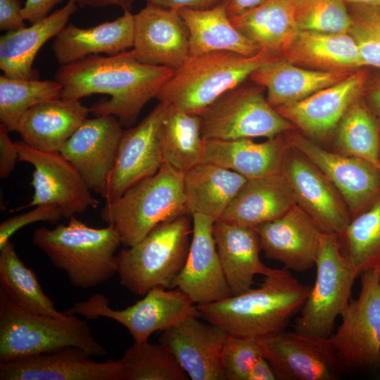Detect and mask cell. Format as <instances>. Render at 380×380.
I'll use <instances>...</instances> for the list:
<instances>
[{
    "label": "cell",
    "instance_id": "cell-1",
    "mask_svg": "<svg viewBox=\"0 0 380 380\" xmlns=\"http://www.w3.org/2000/svg\"><path fill=\"white\" fill-rule=\"evenodd\" d=\"M175 69L139 61L132 49L113 56H88L60 65L55 80L63 86L62 98L80 100L94 94L110 96L91 106L95 117L113 115L122 127L137 120L143 107L156 98Z\"/></svg>",
    "mask_w": 380,
    "mask_h": 380
},
{
    "label": "cell",
    "instance_id": "cell-2",
    "mask_svg": "<svg viewBox=\"0 0 380 380\" xmlns=\"http://www.w3.org/2000/svg\"><path fill=\"white\" fill-rule=\"evenodd\" d=\"M310 289L288 270L274 269L257 289L196 306L199 317L228 334L261 338L284 331L300 312Z\"/></svg>",
    "mask_w": 380,
    "mask_h": 380
},
{
    "label": "cell",
    "instance_id": "cell-3",
    "mask_svg": "<svg viewBox=\"0 0 380 380\" xmlns=\"http://www.w3.org/2000/svg\"><path fill=\"white\" fill-rule=\"evenodd\" d=\"M32 241L75 287L94 288L118 274L121 239L112 224L91 227L72 216L67 224L37 228Z\"/></svg>",
    "mask_w": 380,
    "mask_h": 380
},
{
    "label": "cell",
    "instance_id": "cell-4",
    "mask_svg": "<svg viewBox=\"0 0 380 380\" xmlns=\"http://www.w3.org/2000/svg\"><path fill=\"white\" fill-rule=\"evenodd\" d=\"M279 57L263 50L252 56L231 51L189 56L175 69L156 99L176 109L200 115L223 94L249 79L255 70Z\"/></svg>",
    "mask_w": 380,
    "mask_h": 380
},
{
    "label": "cell",
    "instance_id": "cell-5",
    "mask_svg": "<svg viewBox=\"0 0 380 380\" xmlns=\"http://www.w3.org/2000/svg\"><path fill=\"white\" fill-rule=\"evenodd\" d=\"M184 215L190 213L184 173L167 163L117 199L106 202L100 212L101 219L118 232L124 247L137 243L159 224Z\"/></svg>",
    "mask_w": 380,
    "mask_h": 380
},
{
    "label": "cell",
    "instance_id": "cell-6",
    "mask_svg": "<svg viewBox=\"0 0 380 380\" xmlns=\"http://www.w3.org/2000/svg\"><path fill=\"white\" fill-rule=\"evenodd\" d=\"M67 346L80 348L95 357L108 354L93 336L87 320L71 314L56 318L31 312L0 289V362Z\"/></svg>",
    "mask_w": 380,
    "mask_h": 380
},
{
    "label": "cell",
    "instance_id": "cell-7",
    "mask_svg": "<svg viewBox=\"0 0 380 380\" xmlns=\"http://www.w3.org/2000/svg\"><path fill=\"white\" fill-rule=\"evenodd\" d=\"M188 215L159 224L119 253L118 274L122 286L142 296L156 286L172 289L190 247L192 226Z\"/></svg>",
    "mask_w": 380,
    "mask_h": 380
},
{
    "label": "cell",
    "instance_id": "cell-8",
    "mask_svg": "<svg viewBox=\"0 0 380 380\" xmlns=\"http://www.w3.org/2000/svg\"><path fill=\"white\" fill-rule=\"evenodd\" d=\"M246 80L223 94L199 115L203 139H268L297 130L270 104L264 88L253 82L246 84Z\"/></svg>",
    "mask_w": 380,
    "mask_h": 380
},
{
    "label": "cell",
    "instance_id": "cell-9",
    "mask_svg": "<svg viewBox=\"0 0 380 380\" xmlns=\"http://www.w3.org/2000/svg\"><path fill=\"white\" fill-rule=\"evenodd\" d=\"M316 279L295 319L293 330L327 338L335 321L349 303L357 277L343 255L338 236L322 232L315 262Z\"/></svg>",
    "mask_w": 380,
    "mask_h": 380
},
{
    "label": "cell",
    "instance_id": "cell-10",
    "mask_svg": "<svg viewBox=\"0 0 380 380\" xmlns=\"http://www.w3.org/2000/svg\"><path fill=\"white\" fill-rule=\"evenodd\" d=\"M361 289L341 313V322L327 338L343 371L380 368V274H360Z\"/></svg>",
    "mask_w": 380,
    "mask_h": 380
},
{
    "label": "cell",
    "instance_id": "cell-11",
    "mask_svg": "<svg viewBox=\"0 0 380 380\" xmlns=\"http://www.w3.org/2000/svg\"><path fill=\"white\" fill-rule=\"evenodd\" d=\"M144 298L124 309L109 306V299L96 293L88 300L75 303L65 314L87 319L106 317L124 326L134 341L144 342L155 332L164 331L190 316H199L197 306L179 289L156 286Z\"/></svg>",
    "mask_w": 380,
    "mask_h": 380
},
{
    "label": "cell",
    "instance_id": "cell-12",
    "mask_svg": "<svg viewBox=\"0 0 380 380\" xmlns=\"http://www.w3.org/2000/svg\"><path fill=\"white\" fill-rule=\"evenodd\" d=\"M18 161L34 167L31 185L34 194L26 207L53 204L70 218L96 208L99 201L91 194L77 169L60 152L36 149L23 140L15 142Z\"/></svg>",
    "mask_w": 380,
    "mask_h": 380
},
{
    "label": "cell",
    "instance_id": "cell-13",
    "mask_svg": "<svg viewBox=\"0 0 380 380\" xmlns=\"http://www.w3.org/2000/svg\"><path fill=\"white\" fill-rule=\"evenodd\" d=\"M281 173L298 205L323 232L341 233L352 219L336 188L303 154L289 144Z\"/></svg>",
    "mask_w": 380,
    "mask_h": 380
},
{
    "label": "cell",
    "instance_id": "cell-14",
    "mask_svg": "<svg viewBox=\"0 0 380 380\" xmlns=\"http://www.w3.org/2000/svg\"><path fill=\"white\" fill-rule=\"evenodd\" d=\"M289 144L327 177L343 198L353 217L380 196V173L372 163L320 146L296 130L286 133Z\"/></svg>",
    "mask_w": 380,
    "mask_h": 380
},
{
    "label": "cell",
    "instance_id": "cell-15",
    "mask_svg": "<svg viewBox=\"0 0 380 380\" xmlns=\"http://www.w3.org/2000/svg\"><path fill=\"white\" fill-rule=\"evenodd\" d=\"M279 380H334L343 372L328 338L281 331L258 338Z\"/></svg>",
    "mask_w": 380,
    "mask_h": 380
},
{
    "label": "cell",
    "instance_id": "cell-16",
    "mask_svg": "<svg viewBox=\"0 0 380 380\" xmlns=\"http://www.w3.org/2000/svg\"><path fill=\"white\" fill-rule=\"evenodd\" d=\"M123 132L115 116L87 118L60 151L77 169L90 190L103 198Z\"/></svg>",
    "mask_w": 380,
    "mask_h": 380
},
{
    "label": "cell",
    "instance_id": "cell-17",
    "mask_svg": "<svg viewBox=\"0 0 380 380\" xmlns=\"http://www.w3.org/2000/svg\"><path fill=\"white\" fill-rule=\"evenodd\" d=\"M369 77L365 68L307 98L275 110L312 141H329L350 106L362 96Z\"/></svg>",
    "mask_w": 380,
    "mask_h": 380
},
{
    "label": "cell",
    "instance_id": "cell-18",
    "mask_svg": "<svg viewBox=\"0 0 380 380\" xmlns=\"http://www.w3.org/2000/svg\"><path fill=\"white\" fill-rule=\"evenodd\" d=\"M0 380H125L121 360L97 362L84 350L67 346L0 362Z\"/></svg>",
    "mask_w": 380,
    "mask_h": 380
},
{
    "label": "cell",
    "instance_id": "cell-19",
    "mask_svg": "<svg viewBox=\"0 0 380 380\" xmlns=\"http://www.w3.org/2000/svg\"><path fill=\"white\" fill-rule=\"evenodd\" d=\"M190 247L185 263L172 289L183 291L196 305L232 296L213 236L214 220L194 213Z\"/></svg>",
    "mask_w": 380,
    "mask_h": 380
},
{
    "label": "cell",
    "instance_id": "cell-20",
    "mask_svg": "<svg viewBox=\"0 0 380 380\" xmlns=\"http://www.w3.org/2000/svg\"><path fill=\"white\" fill-rule=\"evenodd\" d=\"M164 110L165 105L159 102L137 126L124 130L106 202L117 199L136 183L155 175L164 163L160 139Z\"/></svg>",
    "mask_w": 380,
    "mask_h": 380
},
{
    "label": "cell",
    "instance_id": "cell-21",
    "mask_svg": "<svg viewBox=\"0 0 380 380\" xmlns=\"http://www.w3.org/2000/svg\"><path fill=\"white\" fill-rule=\"evenodd\" d=\"M188 317L161 331L159 343L191 380H225L222 353L228 334L220 327Z\"/></svg>",
    "mask_w": 380,
    "mask_h": 380
},
{
    "label": "cell",
    "instance_id": "cell-22",
    "mask_svg": "<svg viewBox=\"0 0 380 380\" xmlns=\"http://www.w3.org/2000/svg\"><path fill=\"white\" fill-rule=\"evenodd\" d=\"M141 63L176 69L189 56V31L179 11L147 4L134 14L132 49Z\"/></svg>",
    "mask_w": 380,
    "mask_h": 380
},
{
    "label": "cell",
    "instance_id": "cell-23",
    "mask_svg": "<svg viewBox=\"0 0 380 380\" xmlns=\"http://www.w3.org/2000/svg\"><path fill=\"white\" fill-rule=\"evenodd\" d=\"M268 259L304 272L315 265L322 231L296 204L281 217L253 227Z\"/></svg>",
    "mask_w": 380,
    "mask_h": 380
},
{
    "label": "cell",
    "instance_id": "cell-24",
    "mask_svg": "<svg viewBox=\"0 0 380 380\" xmlns=\"http://www.w3.org/2000/svg\"><path fill=\"white\" fill-rule=\"evenodd\" d=\"M213 232L232 296L251 289L255 275L266 276L274 271L260 260V241L255 228L218 220L214 222Z\"/></svg>",
    "mask_w": 380,
    "mask_h": 380
},
{
    "label": "cell",
    "instance_id": "cell-25",
    "mask_svg": "<svg viewBox=\"0 0 380 380\" xmlns=\"http://www.w3.org/2000/svg\"><path fill=\"white\" fill-rule=\"evenodd\" d=\"M286 133L262 142L253 139H203L201 163H210L254 179L280 172L289 147Z\"/></svg>",
    "mask_w": 380,
    "mask_h": 380
},
{
    "label": "cell",
    "instance_id": "cell-26",
    "mask_svg": "<svg viewBox=\"0 0 380 380\" xmlns=\"http://www.w3.org/2000/svg\"><path fill=\"white\" fill-rule=\"evenodd\" d=\"M77 6L74 0H69L63 8L31 23L30 27L1 35L0 69L4 75L18 80H39L37 70L32 68L35 56L49 39L55 37L67 25Z\"/></svg>",
    "mask_w": 380,
    "mask_h": 380
},
{
    "label": "cell",
    "instance_id": "cell-27",
    "mask_svg": "<svg viewBox=\"0 0 380 380\" xmlns=\"http://www.w3.org/2000/svg\"><path fill=\"white\" fill-rule=\"evenodd\" d=\"M90 113L80 100L58 99L28 109L20 118L17 131L22 140L42 151L60 152Z\"/></svg>",
    "mask_w": 380,
    "mask_h": 380
},
{
    "label": "cell",
    "instance_id": "cell-28",
    "mask_svg": "<svg viewBox=\"0 0 380 380\" xmlns=\"http://www.w3.org/2000/svg\"><path fill=\"white\" fill-rule=\"evenodd\" d=\"M134 14L124 11L113 21L89 28L66 25L55 37L51 46L60 65L80 61L88 56H113L133 47Z\"/></svg>",
    "mask_w": 380,
    "mask_h": 380
},
{
    "label": "cell",
    "instance_id": "cell-29",
    "mask_svg": "<svg viewBox=\"0 0 380 380\" xmlns=\"http://www.w3.org/2000/svg\"><path fill=\"white\" fill-rule=\"evenodd\" d=\"M281 57L320 71L353 72L365 67L349 32L300 30Z\"/></svg>",
    "mask_w": 380,
    "mask_h": 380
},
{
    "label": "cell",
    "instance_id": "cell-30",
    "mask_svg": "<svg viewBox=\"0 0 380 380\" xmlns=\"http://www.w3.org/2000/svg\"><path fill=\"white\" fill-rule=\"evenodd\" d=\"M352 72L308 69L279 57L255 70L249 80L265 89L268 102L276 108L301 101Z\"/></svg>",
    "mask_w": 380,
    "mask_h": 380
},
{
    "label": "cell",
    "instance_id": "cell-31",
    "mask_svg": "<svg viewBox=\"0 0 380 380\" xmlns=\"http://www.w3.org/2000/svg\"><path fill=\"white\" fill-rule=\"evenodd\" d=\"M179 13L189 31V56L231 51L252 56L260 51L233 25L224 2L206 9L182 8Z\"/></svg>",
    "mask_w": 380,
    "mask_h": 380
},
{
    "label": "cell",
    "instance_id": "cell-32",
    "mask_svg": "<svg viewBox=\"0 0 380 380\" xmlns=\"http://www.w3.org/2000/svg\"><path fill=\"white\" fill-rule=\"evenodd\" d=\"M295 204L280 172L247 180L220 220L255 227L281 217Z\"/></svg>",
    "mask_w": 380,
    "mask_h": 380
},
{
    "label": "cell",
    "instance_id": "cell-33",
    "mask_svg": "<svg viewBox=\"0 0 380 380\" xmlns=\"http://www.w3.org/2000/svg\"><path fill=\"white\" fill-rule=\"evenodd\" d=\"M239 173L210 163H201L184 173V189L190 215L218 220L247 182Z\"/></svg>",
    "mask_w": 380,
    "mask_h": 380
},
{
    "label": "cell",
    "instance_id": "cell-34",
    "mask_svg": "<svg viewBox=\"0 0 380 380\" xmlns=\"http://www.w3.org/2000/svg\"><path fill=\"white\" fill-rule=\"evenodd\" d=\"M230 19L236 28L260 50L279 56L299 32L295 0H267Z\"/></svg>",
    "mask_w": 380,
    "mask_h": 380
},
{
    "label": "cell",
    "instance_id": "cell-35",
    "mask_svg": "<svg viewBox=\"0 0 380 380\" xmlns=\"http://www.w3.org/2000/svg\"><path fill=\"white\" fill-rule=\"evenodd\" d=\"M160 139L164 163L175 169L184 173L202 162L203 139L199 115L165 105Z\"/></svg>",
    "mask_w": 380,
    "mask_h": 380
},
{
    "label": "cell",
    "instance_id": "cell-36",
    "mask_svg": "<svg viewBox=\"0 0 380 380\" xmlns=\"http://www.w3.org/2000/svg\"><path fill=\"white\" fill-rule=\"evenodd\" d=\"M0 289L16 305L31 312L56 318L66 315L55 308L36 274L21 260L10 240L0 248Z\"/></svg>",
    "mask_w": 380,
    "mask_h": 380
},
{
    "label": "cell",
    "instance_id": "cell-37",
    "mask_svg": "<svg viewBox=\"0 0 380 380\" xmlns=\"http://www.w3.org/2000/svg\"><path fill=\"white\" fill-rule=\"evenodd\" d=\"M336 153L360 158L376 166L380 153V120L369 109L362 96L346 110L333 135Z\"/></svg>",
    "mask_w": 380,
    "mask_h": 380
},
{
    "label": "cell",
    "instance_id": "cell-38",
    "mask_svg": "<svg viewBox=\"0 0 380 380\" xmlns=\"http://www.w3.org/2000/svg\"><path fill=\"white\" fill-rule=\"evenodd\" d=\"M341 251L357 277L380 270V196L337 234Z\"/></svg>",
    "mask_w": 380,
    "mask_h": 380
},
{
    "label": "cell",
    "instance_id": "cell-39",
    "mask_svg": "<svg viewBox=\"0 0 380 380\" xmlns=\"http://www.w3.org/2000/svg\"><path fill=\"white\" fill-rule=\"evenodd\" d=\"M63 86L57 80H25L0 77V123L17 131L22 115L40 103L61 99Z\"/></svg>",
    "mask_w": 380,
    "mask_h": 380
},
{
    "label": "cell",
    "instance_id": "cell-40",
    "mask_svg": "<svg viewBox=\"0 0 380 380\" xmlns=\"http://www.w3.org/2000/svg\"><path fill=\"white\" fill-rule=\"evenodd\" d=\"M125 380H188L173 355L162 344L137 342L120 359Z\"/></svg>",
    "mask_w": 380,
    "mask_h": 380
},
{
    "label": "cell",
    "instance_id": "cell-41",
    "mask_svg": "<svg viewBox=\"0 0 380 380\" xmlns=\"http://www.w3.org/2000/svg\"><path fill=\"white\" fill-rule=\"evenodd\" d=\"M295 16L299 31L349 32L351 25L343 0H295Z\"/></svg>",
    "mask_w": 380,
    "mask_h": 380
},
{
    "label": "cell",
    "instance_id": "cell-42",
    "mask_svg": "<svg viewBox=\"0 0 380 380\" xmlns=\"http://www.w3.org/2000/svg\"><path fill=\"white\" fill-rule=\"evenodd\" d=\"M351 25L349 33L354 39L365 67L380 70V8L349 5Z\"/></svg>",
    "mask_w": 380,
    "mask_h": 380
},
{
    "label": "cell",
    "instance_id": "cell-43",
    "mask_svg": "<svg viewBox=\"0 0 380 380\" xmlns=\"http://www.w3.org/2000/svg\"><path fill=\"white\" fill-rule=\"evenodd\" d=\"M262 355L258 338L228 334L221 359L225 380H247L251 366Z\"/></svg>",
    "mask_w": 380,
    "mask_h": 380
},
{
    "label": "cell",
    "instance_id": "cell-44",
    "mask_svg": "<svg viewBox=\"0 0 380 380\" xmlns=\"http://www.w3.org/2000/svg\"><path fill=\"white\" fill-rule=\"evenodd\" d=\"M62 217L63 216L61 210L58 205L44 204L36 205L27 213L8 218L0 224V248L9 241L14 233L23 227L40 221L54 223Z\"/></svg>",
    "mask_w": 380,
    "mask_h": 380
},
{
    "label": "cell",
    "instance_id": "cell-45",
    "mask_svg": "<svg viewBox=\"0 0 380 380\" xmlns=\"http://www.w3.org/2000/svg\"><path fill=\"white\" fill-rule=\"evenodd\" d=\"M10 131L0 123V178H7L14 170L18 161V152L15 144L9 137Z\"/></svg>",
    "mask_w": 380,
    "mask_h": 380
},
{
    "label": "cell",
    "instance_id": "cell-46",
    "mask_svg": "<svg viewBox=\"0 0 380 380\" xmlns=\"http://www.w3.org/2000/svg\"><path fill=\"white\" fill-rule=\"evenodd\" d=\"M20 0H0V30L13 31L25 27Z\"/></svg>",
    "mask_w": 380,
    "mask_h": 380
},
{
    "label": "cell",
    "instance_id": "cell-47",
    "mask_svg": "<svg viewBox=\"0 0 380 380\" xmlns=\"http://www.w3.org/2000/svg\"><path fill=\"white\" fill-rule=\"evenodd\" d=\"M62 0H26L21 9L24 20L34 23L46 17L49 13Z\"/></svg>",
    "mask_w": 380,
    "mask_h": 380
},
{
    "label": "cell",
    "instance_id": "cell-48",
    "mask_svg": "<svg viewBox=\"0 0 380 380\" xmlns=\"http://www.w3.org/2000/svg\"><path fill=\"white\" fill-rule=\"evenodd\" d=\"M147 4L157 5L167 8L180 10L182 8L206 9L216 6L224 0H145Z\"/></svg>",
    "mask_w": 380,
    "mask_h": 380
},
{
    "label": "cell",
    "instance_id": "cell-49",
    "mask_svg": "<svg viewBox=\"0 0 380 380\" xmlns=\"http://www.w3.org/2000/svg\"><path fill=\"white\" fill-rule=\"evenodd\" d=\"M362 99L369 109L380 120V75L372 82L367 81Z\"/></svg>",
    "mask_w": 380,
    "mask_h": 380
},
{
    "label": "cell",
    "instance_id": "cell-50",
    "mask_svg": "<svg viewBox=\"0 0 380 380\" xmlns=\"http://www.w3.org/2000/svg\"><path fill=\"white\" fill-rule=\"evenodd\" d=\"M277 379L274 370L267 360L263 356L258 357L251 366L247 380Z\"/></svg>",
    "mask_w": 380,
    "mask_h": 380
},
{
    "label": "cell",
    "instance_id": "cell-51",
    "mask_svg": "<svg viewBox=\"0 0 380 380\" xmlns=\"http://www.w3.org/2000/svg\"><path fill=\"white\" fill-rule=\"evenodd\" d=\"M78 6L103 8L108 6L120 7L123 11H131L134 0H74Z\"/></svg>",
    "mask_w": 380,
    "mask_h": 380
},
{
    "label": "cell",
    "instance_id": "cell-52",
    "mask_svg": "<svg viewBox=\"0 0 380 380\" xmlns=\"http://www.w3.org/2000/svg\"><path fill=\"white\" fill-rule=\"evenodd\" d=\"M267 0H224L229 18H233L262 4Z\"/></svg>",
    "mask_w": 380,
    "mask_h": 380
},
{
    "label": "cell",
    "instance_id": "cell-53",
    "mask_svg": "<svg viewBox=\"0 0 380 380\" xmlns=\"http://www.w3.org/2000/svg\"><path fill=\"white\" fill-rule=\"evenodd\" d=\"M348 5H362L380 8V0H343Z\"/></svg>",
    "mask_w": 380,
    "mask_h": 380
},
{
    "label": "cell",
    "instance_id": "cell-54",
    "mask_svg": "<svg viewBox=\"0 0 380 380\" xmlns=\"http://www.w3.org/2000/svg\"><path fill=\"white\" fill-rule=\"evenodd\" d=\"M376 167L378 168L379 172V173H380V153H379V160H378V162H377Z\"/></svg>",
    "mask_w": 380,
    "mask_h": 380
},
{
    "label": "cell",
    "instance_id": "cell-55",
    "mask_svg": "<svg viewBox=\"0 0 380 380\" xmlns=\"http://www.w3.org/2000/svg\"><path fill=\"white\" fill-rule=\"evenodd\" d=\"M379 274H380V270H379Z\"/></svg>",
    "mask_w": 380,
    "mask_h": 380
},
{
    "label": "cell",
    "instance_id": "cell-56",
    "mask_svg": "<svg viewBox=\"0 0 380 380\" xmlns=\"http://www.w3.org/2000/svg\"><path fill=\"white\" fill-rule=\"evenodd\" d=\"M380 369V368H379Z\"/></svg>",
    "mask_w": 380,
    "mask_h": 380
}]
</instances>
